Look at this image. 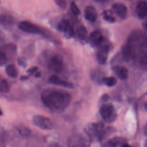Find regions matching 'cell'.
I'll list each match as a JSON object with an SVG mask.
<instances>
[{"label":"cell","mask_w":147,"mask_h":147,"mask_svg":"<svg viewBox=\"0 0 147 147\" xmlns=\"http://www.w3.org/2000/svg\"><path fill=\"white\" fill-rule=\"evenodd\" d=\"M41 99L51 110L60 111L64 110L69 105L70 95L64 90L48 89L42 92Z\"/></svg>","instance_id":"cell-1"},{"label":"cell","mask_w":147,"mask_h":147,"mask_svg":"<svg viewBox=\"0 0 147 147\" xmlns=\"http://www.w3.org/2000/svg\"><path fill=\"white\" fill-rule=\"evenodd\" d=\"M127 44L130 45L134 51L136 47H138L141 52H146V37L145 34L141 30L133 31L128 36Z\"/></svg>","instance_id":"cell-2"},{"label":"cell","mask_w":147,"mask_h":147,"mask_svg":"<svg viewBox=\"0 0 147 147\" xmlns=\"http://www.w3.org/2000/svg\"><path fill=\"white\" fill-rule=\"evenodd\" d=\"M18 28L22 31L33 34H41L42 30L38 25L27 21H23L18 24Z\"/></svg>","instance_id":"cell-3"},{"label":"cell","mask_w":147,"mask_h":147,"mask_svg":"<svg viewBox=\"0 0 147 147\" xmlns=\"http://www.w3.org/2000/svg\"><path fill=\"white\" fill-rule=\"evenodd\" d=\"M100 113L102 117L106 121L111 122L115 119V111L113 106L111 105H103L100 109Z\"/></svg>","instance_id":"cell-4"},{"label":"cell","mask_w":147,"mask_h":147,"mask_svg":"<svg viewBox=\"0 0 147 147\" xmlns=\"http://www.w3.org/2000/svg\"><path fill=\"white\" fill-rule=\"evenodd\" d=\"M33 121L36 126L42 129L51 130L53 126V123L50 119L41 115L34 116L33 117Z\"/></svg>","instance_id":"cell-5"},{"label":"cell","mask_w":147,"mask_h":147,"mask_svg":"<svg viewBox=\"0 0 147 147\" xmlns=\"http://www.w3.org/2000/svg\"><path fill=\"white\" fill-rule=\"evenodd\" d=\"M49 69L55 73H59L63 68V61L62 57L59 55L53 56L49 62Z\"/></svg>","instance_id":"cell-6"},{"label":"cell","mask_w":147,"mask_h":147,"mask_svg":"<svg viewBox=\"0 0 147 147\" xmlns=\"http://www.w3.org/2000/svg\"><path fill=\"white\" fill-rule=\"evenodd\" d=\"M58 29L68 34L69 37L74 34V29L68 20L63 19L58 25Z\"/></svg>","instance_id":"cell-7"},{"label":"cell","mask_w":147,"mask_h":147,"mask_svg":"<svg viewBox=\"0 0 147 147\" xmlns=\"http://www.w3.org/2000/svg\"><path fill=\"white\" fill-rule=\"evenodd\" d=\"M109 48L107 45L102 46L97 51L96 57L99 63L103 64L106 62Z\"/></svg>","instance_id":"cell-8"},{"label":"cell","mask_w":147,"mask_h":147,"mask_svg":"<svg viewBox=\"0 0 147 147\" xmlns=\"http://www.w3.org/2000/svg\"><path fill=\"white\" fill-rule=\"evenodd\" d=\"M136 13L141 19L145 18L147 15V3L145 0H140L136 6Z\"/></svg>","instance_id":"cell-9"},{"label":"cell","mask_w":147,"mask_h":147,"mask_svg":"<svg viewBox=\"0 0 147 147\" xmlns=\"http://www.w3.org/2000/svg\"><path fill=\"white\" fill-rule=\"evenodd\" d=\"M115 13L122 19H125L127 15V9L126 6L121 3H116L113 6Z\"/></svg>","instance_id":"cell-10"},{"label":"cell","mask_w":147,"mask_h":147,"mask_svg":"<svg viewBox=\"0 0 147 147\" xmlns=\"http://www.w3.org/2000/svg\"><path fill=\"white\" fill-rule=\"evenodd\" d=\"M49 82L53 84L62 86L67 88L73 87V84L72 83L61 79L59 76L56 75H52L51 76H50V78H49Z\"/></svg>","instance_id":"cell-11"},{"label":"cell","mask_w":147,"mask_h":147,"mask_svg":"<svg viewBox=\"0 0 147 147\" xmlns=\"http://www.w3.org/2000/svg\"><path fill=\"white\" fill-rule=\"evenodd\" d=\"M97 12L96 9L91 6H87L84 10V17L90 22H95L97 19Z\"/></svg>","instance_id":"cell-12"},{"label":"cell","mask_w":147,"mask_h":147,"mask_svg":"<svg viewBox=\"0 0 147 147\" xmlns=\"http://www.w3.org/2000/svg\"><path fill=\"white\" fill-rule=\"evenodd\" d=\"M121 52L123 57L126 60L133 58L135 56V52L134 49L128 44H126L122 46L121 49Z\"/></svg>","instance_id":"cell-13"},{"label":"cell","mask_w":147,"mask_h":147,"mask_svg":"<svg viewBox=\"0 0 147 147\" xmlns=\"http://www.w3.org/2000/svg\"><path fill=\"white\" fill-rule=\"evenodd\" d=\"M90 40L92 44L99 46L103 41V37L98 30H95L92 32L90 34Z\"/></svg>","instance_id":"cell-14"},{"label":"cell","mask_w":147,"mask_h":147,"mask_svg":"<svg viewBox=\"0 0 147 147\" xmlns=\"http://www.w3.org/2000/svg\"><path fill=\"white\" fill-rule=\"evenodd\" d=\"M114 72L117 76L122 80L126 79L128 77V69L125 66H115L114 67Z\"/></svg>","instance_id":"cell-15"},{"label":"cell","mask_w":147,"mask_h":147,"mask_svg":"<svg viewBox=\"0 0 147 147\" xmlns=\"http://www.w3.org/2000/svg\"><path fill=\"white\" fill-rule=\"evenodd\" d=\"M0 49H1L6 54L7 58L9 59V57H11L15 53L16 47L15 45L13 44H3L0 46Z\"/></svg>","instance_id":"cell-16"},{"label":"cell","mask_w":147,"mask_h":147,"mask_svg":"<svg viewBox=\"0 0 147 147\" xmlns=\"http://www.w3.org/2000/svg\"><path fill=\"white\" fill-rule=\"evenodd\" d=\"M14 20L12 16L6 13L0 14V24L4 26H10L14 23Z\"/></svg>","instance_id":"cell-17"},{"label":"cell","mask_w":147,"mask_h":147,"mask_svg":"<svg viewBox=\"0 0 147 147\" xmlns=\"http://www.w3.org/2000/svg\"><path fill=\"white\" fill-rule=\"evenodd\" d=\"M6 73L11 78H16L18 75V71L16 65L13 64H9L5 68Z\"/></svg>","instance_id":"cell-18"},{"label":"cell","mask_w":147,"mask_h":147,"mask_svg":"<svg viewBox=\"0 0 147 147\" xmlns=\"http://www.w3.org/2000/svg\"><path fill=\"white\" fill-rule=\"evenodd\" d=\"M10 89L7 81L0 75V92L6 93L9 92Z\"/></svg>","instance_id":"cell-19"},{"label":"cell","mask_w":147,"mask_h":147,"mask_svg":"<svg viewBox=\"0 0 147 147\" xmlns=\"http://www.w3.org/2000/svg\"><path fill=\"white\" fill-rule=\"evenodd\" d=\"M76 33L78 37L81 39H84L87 34V30L83 25H80L78 26L76 30Z\"/></svg>","instance_id":"cell-20"},{"label":"cell","mask_w":147,"mask_h":147,"mask_svg":"<svg viewBox=\"0 0 147 147\" xmlns=\"http://www.w3.org/2000/svg\"><path fill=\"white\" fill-rule=\"evenodd\" d=\"M103 82L106 86L109 87H111L116 84L117 79L113 76L105 77L103 79Z\"/></svg>","instance_id":"cell-21"},{"label":"cell","mask_w":147,"mask_h":147,"mask_svg":"<svg viewBox=\"0 0 147 147\" xmlns=\"http://www.w3.org/2000/svg\"><path fill=\"white\" fill-rule=\"evenodd\" d=\"M70 9L74 14L75 16H78L80 13V10L78 7L77 5L75 3V2H72L70 4Z\"/></svg>","instance_id":"cell-22"},{"label":"cell","mask_w":147,"mask_h":147,"mask_svg":"<svg viewBox=\"0 0 147 147\" xmlns=\"http://www.w3.org/2000/svg\"><path fill=\"white\" fill-rule=\"evenodd\" d=\"M8 61V58L6 54L0 49V66L3 65Z\"/></svg>","instance_id":"cell-23"},{"label":"cell","mask_w":147,"mask_h":147,"mask_svg":"<svg viewBox=\"0 0 147 147\" xmlns=\"http://www.w3.org/2000/svg\"><path fill=\"white\" fill-rule=\"evenodd\" d=\"M56 5L61 9H65L67 6V2L65 0H55Z\"/></svg>","instance_id":"cell-24"},{"label":"cell","mask_w":147,"mask_h":147,"mask_svg":"<svg viewBox=\"0 0 147 147\" xmlns=\"http://www.w3.org/2000/svg\"><path fill=\"white\" fill-rule=\"evenodd\" d=\"M104 17V19L109 22H113L115 21V18L114 17H113L112 16H110L109 14H106L104 15L103 16Z\"/></svg>","instance_id":"cell-25"},{"label":"cell","mask_w":147,"mask_h":147,"mask_svg":"<svg viewBox=\"0 0 147 147\" xmlns=\"http://www.w3.org/2000/svg\"><path fill=\"white\" fill-rule=\"evenodd\" d=\"M5 40V36L3 33L0 30V43L2 42Z\"/></svg>","instance_id":"cell-26"},{"label":"cell","mask_w":147,"mask_h":147,"mask_svg":"<svg viewBox=\"0 0 147 147\" xmlns=\"http://www.w3.org/2000/svg\"><path fill=\"white\" fill-rule=\"evenodd\" d=\"M36 69H37V68L34 67V68H31V69H29V70L28 71V72H29V73H32V72H33L36 71Z\"/></svg>","instance_id":"cell-27"},{"label":"cell","mask_w":147,"mask_h":147,"mask_svg":"<svg viewBox=\"0 0 147 147\" xmlns=\"http://www.w3.org/2000/svg\"><path fill=\"white\" fill-rule=\"evenodd\" d=\"M94 1L96 2H105L107 1L108 0H94Z\"/></svg>","instance_id":"cell-28"},{"label":"cell","mask_w":147,"mask_h":147,"mask_svg":"<svg viewBox=\"0 0 147 147\" xmlns=\"http://www.w3.org/2000/svg\"><path fill=\"white\" fill-rule=\"evenodd\" d=\"M122 147H131V146L128 144H124L123 145H122Z\"/></svg>","instance_id":"cell-29"},{"label":"cell","mask_w":147,"mask_h":147,"mask_svg":"<svg viewBox=\"0 0 147 147\" xmlns=\"http://www.w3.org/2000/svg\"><path fill=\"white\" fill-rule=\"evenodd\" d=\"M2 114V111H1V109H0V115H1Z\"/></svg>","instance_id":"cell-30"},{"label":"cell","mask_w":147,"mask_h":147,"mask_svg":"<svg viewBox=\"0 0 147 147\" xmlns=\"http://www.w3.org/2000/svg\"><path fill=\"white\" fill-rule=\"evenodd\" d=\"M81 147H85V146H83H83H81Z\"/></svg>","instance_id":"cell-31"},{"label":"cell","mask_w":147,"mask_h":147,"mask_svg":"<svg viewBox=\"0 0 147 147\" xmlns=\"http://www.w3.org/2000/svg\"><path fill=\"white\" fill-rule=\"evenodd\" d=\"M0 3H1V1H0Z\"/></svg>","instance_id":"cell-32"}]
</instances>
